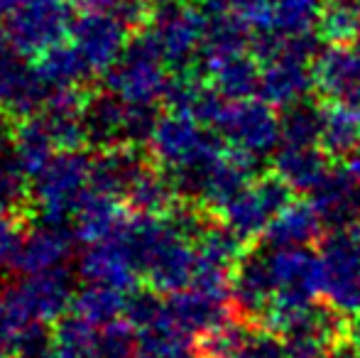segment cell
Listing matches in <instances>:
<instances>
[{
    "mask_svg": "<svg viewBox=\"0 0 360 358\" xmlns=\"http://www.w3.org/2000/svg\"><path fill=\"white\" fill-rule=\"evenodd\" d=\"M74 302L67 268L22 275L0 290V336L8 344L34 324H57Z\"/></svg>",
    "mask_w": 360,
    "mask_h": 358,
    "instance_id": "obj_1",
    "label": "cell"
},
{
    "mask_svg": "<svg viewBox=\"0 0 360 358\" xmlns=\"http://www.w3.org/2000/svg\"><path fill=\"white\" fill-rule=\"evenodd\" d=\"M150 13L143 32L155 42L169 69L186 72L199 62L209 15L194 0H147Z\"/></svg>",
    "mask_w": 360,
    "mask_h": 358,
    "instance_id": "obj_2",
    "label": "cell"
},
{
    "mask_svg": "<svg viewBox=\"0 0 360 358\" xmlns=\"http://www.w3.org/2000/svg\"><path fill=\"white\" fill-rule=\"evenodd\" d=\"M91 189V155L84 150H59L32 181V204L39 221L72 226L74 211Z\"/></svg>",
    "mask_w": 360,
    "mask_h": 358,
    "instance_id": "obj_3",
    "label": "cell"
},
{
    "mask_svg": "<svg viewBox=\"0 0 360 358\" xmlns=\"http://www.w3.org/2000/svg\"><path fill=\"white\" fill-rule=\"evenodd\" d=\"M167 62L145 32L130 39L123 57L103 74V89L135 106H157L165 101L172 74Z\"/></svg>",
    "mask_w": 360,
    "mask_h": 358,
    "instance_id": "obj_4",
    "label": "cell"
},
{
    "mask_svg": "<svg viewBox=\"0 0 360 358\" xmlns=\"http://www.w3.org/2000/svg\"><path fill=\"white\" fill-rule=\"evenodd\" d=\"M160 115L155 106H135L118 98L110 91L89 96L84 108L86 140L94 148L150 143Z\"/></svg>",
    "mask_w": 360,
    "mask_h": 358,
    "instance_id": "obj_5",
    "label": "cell"
},
{
    "mask_svg": "<svg viewBox=\"0 0 360 358\" xmlns=\"http://www.w3.org/2000/svg\"><path fill=\"white\" fill-rule=\"evenodd\" d=\"M72 0H22L3 20L10 47L27 59H37L47 49L62 44L74 27Z\"/></svg>",
    "mask_w": 360,
    "mask_h": 358,
    "instance_id": "obj_6",
    "label": "cell"
},
{
    "mask_svg": "<svg viewBox=\"0 0 360 358\" xmlns=\"http://www.w3.org/2000/svg\"><path fill=\"white\" fill-rule=\"evenodd\" d=\"M270 270L275 282V305L262 329L270 331L282 317L314 305L323 295L321 255L311 253L309 245L297 248H270Z\"/></svg>",
    "mask_w": 360,
    "mask_h": 358,
    "instance_id": "obj_7",
    "label": "cell"
},
{
    "mask_svg": "<svg viewBox=\"0 0 360 358\" xmlns=\"http://www.w3.org/2000/svg\"><path fill=\"white\" fill-rule=\"evenodd\" d=\"M323 297L338 314H360V224L321 238Z\"/></svg>",
    "mask_w": 360,
    "mask_h": 358,
    "instance_id": "obj_8",
    "label": "cell"
},
{
    "mask_svg": "<svg viewBox=\"0 0 360 358\" xmlns=\"http://www.w3.org/2000/svg\"><path fill=\"white\" fill-rule=\"evenodd\" d=\"M214 130L231 148L255 158L270 155L282 143L280 115L275 113V106L262 101L260 96L238 101L228 98L218 113Z\"/></svg>",
    "mask_w": 360,
    "mask_h": 358,
    "instance_id": "obj_9",
    "label": "cell"
},
{
    "mask_svg": "<svg viewBox=\"0 0 360 358\" xmlns=\"http://www.w3.org/2000/svg\"><path fill=\"white\" fill-rule=\"evenodd\" d=\"M292 194L294 191L275 172H267L243 186L216 211V216L250 243L252 238L265 234L270 221L292 201Z\"/></svg>",
    "mask_w": 360,
    "mask_h": 358,
    "instance_id": "obj_10",
    "label": "cell"
},
{
    "mask_svg": "<svg viewBox=\"0 0 360 358\" xmlns=\"http://www.w3.org/2000/svg\"><path fill=\"white\" fill-rule=\"evenodd\" d=\"M272 334L282 341L287 358H328L331 349L343 339L346 317L331 305H309L282 317Z\"/></svg>",
    "mask_w": 360,
    "mask_h": 358,
    "instance_id": "obj_11",
    "label": "cell"
},
{
    "mask_svg": "<svg viewBox=\"0 0 360 358\" xmlns=\"http://www.w3.org/2000/svg\"><path fill=\"white\" fill-rule=\"evenodd\" d=\"M130 27L118 13H101V10H84L74 20L69 42L76 47L91 74H105L130 44Z\"/></svg>",
    "mask_w": 360,
    "mask_h": 358,
    "instance_id": "obj_12",
    "label": "cell"
},
{
    "mask_svg": "<svg viewBox=\"0 0 360 358\" xmlns=\"http://www.w3.org/2000/svg\"><path fill=\"white\" fill-rule=\"evenodd\" d=\"M231 300L238 317L248 324L265 326L275 305V282L270 270V250L248 248L233 268Z\"/></svg>",
    "mask_w": 360,
    "mask_h": 358,
    "instance_id": "obj_13",
    "label": "cell"
},
{
    "mask_svg": "<svg viewBox=\"0 0 360 358\" xmlns=\"http://www.w3.org/2000/svg\"><path fill=\"white\" fill-rule=\"evenodd\" d=\"M47 89L34 64L13 47L0 49V113L8 118H30L44 108Z\"/></svg>",
    "mask_w": 360,
    "mask_h": 358,
    "instance_id": "obj_14",
    "label": "cell"
},
{
    "mask_svg": "<svg viewBox=\"0 0 360 358\" xmlns=\"http://www.w3.org/2000/svg\"><path fill=\"white\" fill-rule=\"evenodd\" d=\"M167 314L194 339L214 334L238 317L231 297L214 295L199 287H184L167 295Z\"/></svg>",
    "mask_w": 360,
    "mask_h": 358,
    "instance_id": "obj_15",
    "label": "cell"
},
{
    "mask_svg": "<svg viewBox=\"0 0 360 358\" xmlns=\"http://www.w3.org/2000/svg\"><path fill=\"white\" fill-rule=\"evenodd\" d=\"M314 87L323 101L360 108V52L331 44L314 62Z\"/></svg>",
    "mask_w": 360,
    "mask_h": 358,
    "instance_id": "obj_16",
    "label": "cell"
},
{
    "mask_svg": "<svg viewBox=\"0 0 360 358\" xmlns=\"http://www.w3.org/2000/svg\"><path fill=\"white\" fill-rule=\"evenodd\" d=\"M76 234L72 226H59L39 221L34 229L25 231L20 248L10 268L20 275H34V272H47L54 268H64Z\"/></svg>",
    "mask_w": 360,
    "mask_h": 358,
    "instance_id": "obj_17",
    "label": "cell"
},
{
    "mask_svg": "<svg viewBox=\"0 0 360 358\" xmlns=\"http://www.w3.org/2000/svg\"><path fill=\"white\" fill-rule=\"evenodd\" d=\"M155 165L150 153H143V145H113L101 148L91 155V186L115 196L125 204V194L135 179Z\"/></svg>",
    "mask_w": 360,
    "mask_h": 358,
    "instance_id": "obj_18",
    "label": "cell"
},
{
    "mask_svg": "<svg viewBox=\"0 0 360 358\" xmlns=\"http://www.w3.org/2000/svg\"><path fill=\"white\" fill-rule=\"evenodd\" d=\"M311 201L328 231L360 224V181L338 162L311 191Z\"/></svg>",
    "mask_w": 360,
    "mask_h": 358,
    "instance_id": "obj_19",
    "label": "cell"
},
{
    "mask_svg": "<svg viewBox=\"0 0 360 358\" xmlns=\"http://www.w3.org/2000/svg\"><path fill=\"white\" fill-rule=\"evenodd\" d=\"M79 272L86 282L113 285L125 292L135 290L138 280L143 277L118 236H110L101 243H91L79 260Z\"/></svg>",
    "mask_w": 360,
    "mask_h": 358,
    "instance_id": "obj_20",
    "label": "cell"
},
{
    "mask_svg": "<svg viewBox=\"0 0 360 358\" xmlns=\"http://www.w3.org/2000/svg\"><path fill=\"white\" fill-rule=\"evenodd\" d=\"M333 160L321 150V145H289L280 143L272 160V172L277 174L294 194H311L328 170Z\"/></svg>",
    "mask_w": 360,
    "mask_h": 358,
    "instance_id": "obj_21",
    "label": "cell"
},
{
    "mask_svg": "<svg viewBox=\"0 0 360 358\" xmlns=\"http://www.w3.org/2000/svg\"><path fill=\"white\" fill-rule=\"evenodd\" d=\"M128 211L130 209H125V204L120 199L91 186L74 211L72 229L76 234V241L91 245L110 238L120 229Z\"/></svg>",
    "mask_w": 360,
    "mask_h": 358,
    "instance_id": "obj_22",
    "label": "cell"
},
{
    "mask_svg": "<svg viewBox=\"0 0 360 358\" xmlns=\"http://www.w3.org/2000/svg\"><path fill=\"white\" fill-rule=\"evenodd\" d=\"M323 221L314 201H289L270 221L262 234V243L270 248H297L323 238Z\"/></svg>",
    "mask_w": 360,
    "mask_h": 358,
    "instance_id": "obj_23",
    "label": "cell"
},
{
    "mask_svg": "<svg viewBox=\"0 0 360 358\" xmlns=\"http://www.w3.org/2000/svg\"><path fill=\"white\" fill-rule=\"evenodd\" d=\"M204 77L221 91L226 98H252L260 91V62L252 52H238L231 57L216 59V62L201 67Z\"/></svg>",
    "mask_w": 360,
    "mask_h": 358,
    "instance_id": "obj_24",
    "label": "cell"
},
{
    "mask_svg": "<svg viewBox=\"0 0 360 358\" xmlns=\"http://www.w3.org/2000/svg\"><path fill=\"white\" fill-rule=\"evenodd\" d=\"M13 125L8 115H0V209L22 214L32 199V181L25 174L22 165L15 153Z\"/></svg>",
    "mask_w": 360,
    "mask_h": 358,
    "instance_id": "obj_25",
    "label": "cell"
},
{
    "mask_svg": "<svg viewBox=\"0 0 360 358\" xmlns=\"http://www.w3.org/2000/svg\"><path fill=\"white\" fill-rule=\"evenodd\" d=\"M135 356L138 358H196L199 346L194 336L165 314L152 324L135 329Z\"/></svg>",
    "mask_w": 360,
    "mask_h": 358,
    "instance_id": "obj_26",
    "label": "cell"
},
{
    "mask_svg": "<svg viewBox=\"0 0 360 358\" xmlns=\"http://www.w3.org/2000/svg\"><path fill=\"white\" fill-rule=\"evenodd\" d=\"M319 145L333 162H343L348 155L356 153L360 148V108L323 101Z\"/></svg>",
    "mask_w": 360,
    "mask_h": 358,
    "instance_id": "obj_27",
    "label": "cell"
},
{
    "mask_svg": "<svg viewBox=\"0 0 360 358\" xmlns=\"http://www.w3.org/2000/svg\"><path fill=\"white\" fill-rule=\"evenodd\" d=\"M13 140L18 160L30 181L37 179L42 170L52 162L54 155L59 153L57 143H54L52 133H49L47 123L39 113L30 115V118H20L13 125Z\"/></svg>",
    "mask_w": 360,
    "mask_h": 358,
    "instance_id": "obj_28",
    "label": "cell"
},
{
    "mask_svg": "<svg viewBox=\"0 0 360 358\" xmlns=\"http://www.w3.org/2000/svg\"><path fill=\"white\" fill-rule=\"evenodd\" d=\"M32 64L47 94L57 89H81L86 79L91 77V69L86 67V62L81 59V54L76 52L72 42H62L57 47L47 49Z\"/></svg>",
    "mask_w": 360,
    "mask_h": 358,
    "instance_id": "obj_29",
    "label": "cell"
},
{
    "mask_svg": "<svg viewBox=\"0 0 360 358\" xmlns=\"http://www.w3.org/2000/svg\"><path fill=\"white\" fill-rule=\"evenodd\" d=\"M128 292L113 285H101V282H86L74 295L72 309L74 314L84 317L94 326H108L113 321L123 319Z\"/></svg>",
    "mask_w": 360,
    "mask_h": 358,
    "instance_id": "obj_30",
    "label": "cell"
},
{
    "mask_svg": "<svg viewBox=\"0 0 360 358\" xmlns=\"http://www.w3.org/2000/svg\"><path fill=\"white\" fill-rule=\"evenodd\" d=\"M321 8L319 0H270L265 27L260 32H275L282 37L314 32L321 20Z\"/></svg>",
    "mask_w": 360,
    "mask_h": 358,
    "instance_id": "obj_31",
    "label": "cell"
},
{
    "mask_svg": "<svg viewBox=\"0 0 360 358\" xmlns=\"http://www.w3.org/2000/svg\"><path fill=\"white\" fill-rule=\"evenodd\" d=\"M54 349L52 358H94L98 326L86 321L79 314H64L54 324Z\"/></svg>",
    "mask_w": 360,
    "mask_h": 358,
    "instance_id": "obj_32",
    "label": "cell"
},
{
    "mask_svg": "<svg viewBox=\"0 0 360 358\" xmlns=\"http://www.w3.org/2000/svg\"><path fill=\"white\" fill-rule=\"evenodd\" d=\"M280 115L282 125V143L289 145H319L321 138V118H323V103L302 98L297 103L282 108Z\"/></svg>",
    "mask_w": 360,
    "mask_h": 358,
    "instance_id": "obj_33",
    "label": "cell"
},
{
    "mask_svg": "<svg viewBox=\"0 0 360 358\" xmlns=\"http://www.w3.org/2000/svg\"><path fill=\"white\" fill-rule=\"evenodd\" d=\"M319 34L331 44H351L360 37V0H328L321 8Z\"/></svg>",
    "mask_w": 360,
    "mask_h": 358,
    "instance_id": "obj_34",
    "label": "cell"
},
{
    "mask_svg": "<svg viewBox=\"0 0 360 358\" xmlns=\"http://www.w3.org/2000/svg\"><path fill=\"white\" fill-rule=\"evenodd\" d=\"M94 358H138L135 356V329L125 319L101 326Z\"/></svg>",
    "mask_w": 360,
    "mask_h": 358,
    "instance_id": "obj_35",
    "label": "cell"
},
{
    "mask_svg": "<svg viewBox=\"0 0 360 358\" xmlns=\"http://www.w3.org/2000/svg\"><path fill=\"white\" fill-rule=\"evenodd\" d=\"M236 358H287V354L282 341L272 331L252 326L250 334L243 341V346L238 349Z\"/></svg>",
    "mask_w": 360,
    "mask_h": 358,
    "instance_id": "obj_36",
    "label": "cell"
},
{
    "mask_svg": "<svg viewBox=\"0 0 360 358\" xmlns=\"http://www.w3.org/2000/svg\"><path fill=\"white\" fill-rule=\"evenodd\" d=\"M20 214H13L8 209H0V268H10L15 260V253L22 241V226H20Z\"/></svg>",
    "mask_w": 360,
    "mask_h": 358,
    "instance_id": "obj_37",
    "label": "cell"
},
{
    "mask_svg": "<svg viewBox=\"0 0 360 358\" xmlns=\"http://www.w3.org/2000/svg\"><path fill=\"white\" fill-rule=\"evenodd\" d=\"M81 10H101V13H123L135 0H72Z\"/></svg>",
    "mask_w": 360,
    "mask_h": 358,
    "instance_id": "obj_38",
    "label": "cell"
},
{
    "mask_svg": "<svg viewBox=\"0 0 360 358\" xmlns=\"http://www.w3.org/2000/svg\"><path fill=\"white\" fill-rule=\"evenodd\" d=\"M206 15H221V13H233L236 0H194Z\"/></svg>",
    "mask_w": 360,
    "mask_h": 358,
    "instance_id": "obj_39",
    "label": "cell"
},
{
    "mask_svg": "<svg viewBox=\"0 0 360 358\" xmlns=\"http://www.w3.org/2000/svg\"><path fill=\"white\" fill-rule=\"evenodd\" d=\"M328 358H360V351L351 344V341L346 339V336H343V339L338 341V344L331 349Z\"/></svg>",
    "mask_w": 360,
    "mask_h": 358,
    "instance_id": "obj_40",
    "label": "cell"
},
{
    "mask_svg": "<svg viewBox=\"0 0 360 358\" xmlns=\"http://www.w3.org/2000/svg\"><path fill=\"white\" fill-rule=\"evenodd\" d=\"M343 336L360 351V314L346 317V331H343Z\"/></svg>",
    "mask_w": 360,
    "mask_h": 358,
    "instance_id": "obj_41",
    "label": "cell"
},
{
    "mask_svg": "<svg viewBox=\"0 0 360 358\" xmlns=\"http://www.w3.org/2000/svg\"><path fill=\"white\" fill-rule=\"evenodd\" d=\"M22 0H0V20H5Z\"/></svg>",
    "mask_w": 360,
    "mask_h": 358,
    "instance_id": "obj_42",
    "label": "cell"
},
{
    "mask_svg": "<svg viewBox=\"0 0 360 358\" xmlns=\"http://www.w3.org/2000/svg\"><path fill=\"white\" fill-rule=\"evenodd\" d=\"M0 23H3V20H0ZM8 37H5V27H3V25H0V49H3V47H8Z\"/></svg>",
    "mask_w": 360,
    "mask_h": 358,
    "instance_id": "obj_43",
    "label": "cell"
},
{
    "mask_svg": "<svg viewBox=\"0 0 360 358\" xmlns=\"http://www.w3.org/2000/svg\"><path fill=\"white\" fill-rule=\"evenodd\" d=\"M356 49H358V52H360V37L356 39Z\"/></svg>",
    "mask_w": 360,
    "mask_h": 358,
    "instance_id": "obj_44",
    "label": "cell"
}]
</instances>
